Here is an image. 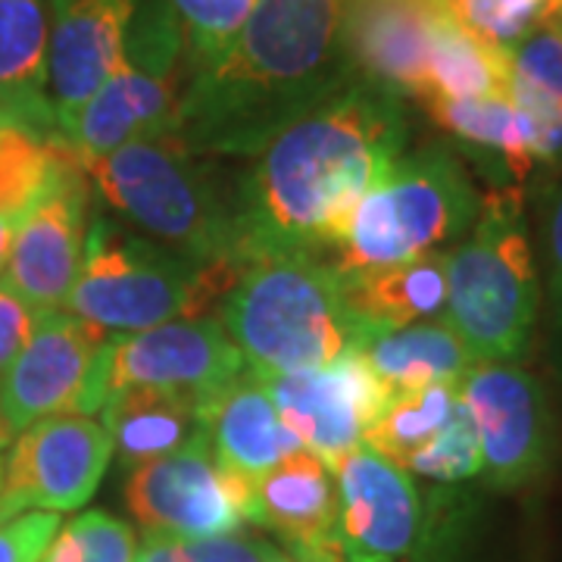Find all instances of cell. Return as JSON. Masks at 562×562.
I'll use <instances>...</instances> for the list:
<instances>
[{"mask_svg": "<svg viewBox=\"0 0 562 562\" xmlns=\"http://www.w3.org/2000/svg\"><path fill=\"white\" fill-rule=\"evenodd\" d=\"M406 140L403 98L362 79L279 132L238 172L244 266L291 250L331 254Z\"/></svg>", "mask_w": 562, "mask_h": 562, "instance_id": "cell-1", "label": "cell"}, {"mask_svg": "<svg viewBox=\"0 0 562 562\" xmlns=\"http://www.w3.org/2000/svg\"><path fill=\"white\" fill-rule=\"evenodd\" d=\"M344 7L347 0H260L232 44L184 85L181 140L203 157L254 160L279 132L341 94L357 81Z\"/></svg>", "mask_w": 562, "mask_h": 562, "instance_id": "cell-2", "label": "cell"}, {"mask_svg": "<svg viewBox=\"0 0 562 562\" xmlns=\"http://www.w3.org/2000/svg\"><path fill=\"white\" fill-rule=\"evenodd\" d=\"M216 319L260 379L328 366L375 338L350 303L347 276L313 250L247 262L222 294Z\"/></svg>", "mask_w": 562, "mask_h": 562, "instance_id": "cell-3", "label": "cell"}, {"mask_svg": "<svg viewBox=\"0 0 562 562\" xmlns=\"http://www.w3.org/2000/svg\"><path fill=\"white\" fill-rule=\"evenodd\" d=\"M85 172L140 235L201 266H244L241 181L220 157L194 154L176 128L128 140L85 162Z\"/></svg>", "mask_w": 562, "mask_h": 562, "instance_id": "cell-4", "label": "cell"}, {"mask_svg": "<svg viewBox=\"0 0 562 562\" xmlns=\"http://www.w3.org/2000/svg\"><path fill=\"white\" fill-rule=\"evenodd\" d=\"M541 313V279L531 254L519 188L482 198L472 228L447 254L443 319L475 362H519Z\"/></svg>", "mask_w": 562, "mask_h": 562, "instance_id": "cell-5", "label": "cell"}, {"mask_svg": "<svg viewBox=\"0 0 562 562\" xmlns=\"http://www.w3.org/2000/svg\"><path fill=\"white\" fill-rule=\"evenodd\" d=\"M244 266L201 262L128 225L91 213L85 260L63 310L106 331H144L162 322L198 319L220 306Z\"/></svg>", "mask_w": 562, "mask_h": 562, "instance_id": "cell-6", "label": "cell"}, {"mask_svg": "<svg viewBox=\"0 0 562 562\" xmlns=\"http://www.w3.org/2000/svg\"><path fill=\"white\" fill-rule=\"evenodd\" d=\"M479 206L482 198L460 154L447 144H425L403 154L366 191L328 257L341 276L416 260L460 241Z\"/></svg>", "mask_w": 562, "mask_h": 562, "instance_id": "cell-7", "label": "cell"}, {"mask_svg": "<svg viewBox=\"0 0 562 562\" xmlns=\"http://www.w3.org/2000/svg\"><path fill=\"white\" fill-rule=\"evenodd\" d=\"M184 66V32L169 0H138L113 76L85 103L66 135L81 166L128 140L176 128L181 94L188 85L181 81Z\"/></svg>", "mask_w": 562, "mask_h": 562, "instance_id": "cell-8", "label": "cell"}, {"mask_svg": "<svg viewBox=\"0 0 562 562\" xmlns=\"http://www.w3.org/2000/svg\"><path fill=\"white\" fill-rule=\"evenodd\" d=\"M244 372V357L225 335L216 313L162 322L144 331H113L98 353L72 413L94 416L106 397L128 387L169 391L210 406Z\"/></svg>", "mask_w": 562, "mask_h": 562, "instance_id": "cell-9", "label": "cell"}, {"mask_svg": "<svg viewBox=\"0 0 562 562\" xmlns=\"http://www.w3.org/2000/svg\"><path fill=\"white\" fill-rule=\"evenodd\" d=\"M250 484L213 457L203 431L176 453L128 469L125 506L144 535L201 541L254 525Z\"/></svg>", "mask_w": 562, "mask_h": 562, "instance_id": "cell-10", "label": "cell"}, {"mask_svg": "<svg viewBox=\"0 0 562 562\" xmlns=\"http://www.w3.org/2000/svg\"><path fill=\"white\" fill-rule=\"evenodd\" d=\"M482 447V479L497 491L538 482L557 453V422L543 384L519 362H475L460 382Z\"/></svg>", "mask_w": 562, "mask_h": 562, "instance_id": "cell-11", "label": "cell"}, {"mask_svg": "<svg viewBox=\"0 0 562 562\" xmlns=\"http://www.w3.org/2000/svg\"><path fill=\"white\" fill-rule=\"evenodd\" d=\"M113 441L91 416L60 413L22 428L3 457L0 522L22 513H72L101 487Z\"/></svg>", "mask_w": 562, "mask_h": 562, "instance_id": "cell-12", "label": "cell"}, {"mask_svg": "<svg viewBox=\"0 0 562 562\" xmlns=\"http://www.w3.org/2000/svg\"><path fill=\"white\" fill-rule=\"evenodd\" d=\"M91 179L63 138L50 179L16 228L3 281L35 310H63L85 260L91 225Z\"/></svg>", "mask_w": 562, "mask_h": 562, "instance_id": "cell-13", "label": "cell"}, {"mask_svg": "<svg viewBox=\"0 0 562 562\" xmlns=\"http://www.w3.org/2000/svg\"><path fill=\"white\" fill-rule=\"evenodd\" d=\"M260 382L276 403L281 422L328 465L366 443L369 428L391 397L360 353L303 372L266 375Z\"/></svg>", "mask_w": 562, "mask_h": 562, "instance_id": "cell-14", "label": "cell"}, {"mask_svg": "<svg viewBox=\"0 0 562 562\" xmlns=\"http://www.w3.org/2000/svg\"><path fill=\"white\" fill-rule=\"evenodd\" d=\"M338 484L344 562H401L422 535V494L413 475L369 443L331 465Z\"/></svg>", "mask_w": 562, "mask_h": 562, "instance_id": "cell-15", "label": "cell"}, {"mask_svg": "<svg viewBox=\"0 0 562 562\" xmlns=\"http://www.w3.org/2000/svg\"><path fill=\"white\" fill-rule=\"evenodd\" d=\"M110 331L69 310H41L32 338L0 379V413L13 438L22 428L72 413Z\"/></svg>", "mask_w": 562, "mask_h": 562, "instance_id": "cell-16", "label": "cell"}, {"mask_svg": "<svg viewBox=\"0 0 562 562\" xmlns=\"http://www.w3.org/2000/svg\"><path fill=\"white\" fill-rule=\"evenodd\" d=\"M138 0H50L47 94L66 138L116 69Z\"/></svg>", "mask_w": 562, "mask_h": 562, "instance_id": "cell-17", "label": "cell"}, {"mask_svg": "<svg viewBox=\"0 0 562 562\" xmlns=\"http://www.w3.org/2000/svg\"><path fill=\"white\" fill-rule=\"evenodd\" d=\"M441 0H347L344 47L357 79L428 101V50Z\"/></svg>", "mask_w": 562, "mask_h": 562, "instance_id": "cell-18", "label": "cell"}, {"mask_svg": "<svg viewBox=\"0 0 562 562\" xmlns=\"http://www.w3.org/2000/svg\"><path fill=\"white\" fill-rule=\"evenodd\" d=\"M254 525L269 528L294 562H344L338 543V484L313 450H294L254 479Z\"/></svg>", "mask_w": 562, "mask_h": 562, "instance_id": "cell-19", "label": "cell"}, {"mask_svg": "<svg viewBox=\"0 0 562 562\" xmlns=\"http://www.w3.org/2000/svg\"><path fill=\"white\" fill-rule=\"evenodd\" d=\"M206 438L213 457L247 482L260 479L284 457L301 450L297 435L281 422L266 384L244 372L228 391L206 406Z\"/></svg>", "mask_w": 562, "mask_h": 562, "instance_id": "cell-20", "label": "cell"}, {"mask_svg": "<svg viewBox=\"0 0 562 562\" xmlns=\"http://www.w3.org/2000/svg\"><path fill=\"white\" fill-rule=\"evenodd\" d=\"M506 98L519 110L531 160L562 162V22L531 29L506 50Z\"/></svg>", "mask_w": 562, "mask_h": 562, "instance_id": "cell-21", "label": "cell"}, {"mask_svg": "<svg viewBox=\"0 0 562 562\" xmlns=\"http://www.w3.org/2000/svg\"><path fill=\"white\" fill-rule=\"evenodd\" d=\"M50 0H0V113L60 135L47 94Z\"/></svg>", "mask_w": 562, "mask_h": 562, "instance_id": "cell-22", "label": "cell"}, {"mask_svg": "<svg viewBox=\"0 0 562 562\" xmlns=\"http://www.w3.org/2000/svg\"><path fill=\"white\" fill-rule=\"evenodd\" d=\"M113 453L125 469L160 460L206 431V406L181 394L128 387L106 397L101 406Z\"/></svg>", "mask_w": 562, "mask_h": 562, "instance_id": "cell-23", "label": "cell"}, {"mask_svg": "<svg viewBox=\"0 0 562 562\" xmlns=\"http://www.w3.org/2000/svg\"><path fill=\"white\" fill-rule=\"evenodd\" d=\"M360 357L387 394L425 384H460L475 366V357L443 316L382 331L362 347Z\"/></svg>", "mask_w": 562, "mask_h": 562, "instance_id": "cell-24", "label": "cell"}, {"mask_svg": "<svg viewBox=\"0 0 562 562\" xmlns=\"http://www.w3.org/2000/svg\"><path fill=\"white\" fill-rule=\"evenodd\" d=\"M347 294L375 335L438 319L447 306V250L347 276Z\"/></svg>", "mask_w": 562, "mask_h": 562, "instance_id": "cell-25", "label": "cell"}, {"mask_svg": "<svg viewBox=\"0 0 562 562\" xmlns=\"http://www.w3.org/2000/svg\"><path fill=\"white\" fill-rule=\"evenodd\" d=\"M431 120L450 132L460 150L472 154L487 169H501L503 188H513L531 172V150L525 138V125L519 110L506 94L491 98H465V101H435L425 103Z\"/></svg>", "mask_w": 562, "mask_h": 562, "instance_id": "cell-26", "label": "cell"}, {"mask_svg": "<svg viewBox=\"0 0 562 562\" xmlns=\"http://www.w3.org/2000/svg\"><path fill=\"white\" fill-rule=\"evenodd\" d=\"M443 3V0H441ZM428 101L506 94V50L487 44L441 7L428 50ZM425 101V103H428Z\"/></svg>", "mask_w": 562, "mask_h": 562, "instance_id": "cell-27", "label": "cell"}, {"mask_svg": "<svg viewBox=\"0 0 562 562\" xmlns=\"http://www.w3.org/2000/svg\"><path fill=\"white\" fill-rule=\"evenodd\" d=\"M460 406V384H425L416 391L391 394L382 416L369 428L366 443L403 469V462L441 435Z\"/></svg>", "mask_w": 562, "mask_h": 562, "instance_id": "cell-28", "label": "cell"}, {"mask_svg": "<svg viewBox=\"0 0 562 562\" xmlns=\"http://www.w3.org/2000/svg\"><path fill=\"white\" fill-rule=\"evenodd\" d=\"M63 135H47L16 120H0V213L25 216L38 201L57 160Z\"/></svg>", "mask_w": 562, "mask_h": 562, "instance_id": "cell-29", "label": "cell"}, {"mask_svg": "<svg viewBox=\"0 0 562 562\" xmlns=\"http://www.w3.org/2000/svg\"><path fill=\"white\" fill-rule=\"evenodd\" d=\"M138 541L132 525L103 509H88L60 525L41 562H135Z\"/></svg>", "mask_w": 562, "mask_h": 562, "instance_id": "cell-30", "label": "cell"}, {"mask_svg": "<svg viewBox=\"0 0 562 562\" xmlns=\"http://www.w3.org/2000/svg\"><path fill=\"white\" fill-rule=\"evenodd\" d=\"M443 7L469 32L501 50H509L531 29L562 13V0H443Z\"/></svg>", "mask_w": 562, "mask_h": 562, "instance_id": "cell-31", "label": "cell"}, {"mask_svg": "<svg viewBox=\"0 0 562 562\" xmlns=\"http://www.w3.org/2000/svg\"><path fill=\"white\" fill-rule=\"evenodd\" d=\"M257 3L260 0H169L184 32L191 76L210 66L232 44Z\"/></svg>", "mask_w": 562, "mask_h": 562, "instance_id": "cell-32", "label": "cell"}, {"mask_svg": "<svg viewBox=\"0 0 562 562\" xmlns=\"http://www.w3.org/2000/svg\"><path fill=\"white\" fill-rule=\"evenodd\" d=\"M403 472L441 484L472 482L482 475V447H479V435H475L465 403L435 441L403 462Z\"/></svg>", "mask_w": 562, "mask_h": 562, "instance_id": "cell-33", "label": "cell"}, {"mask_svg": "<svg viewBox=\"0 0 562 562\" xmlns=\"http://www.w3.org/2000/svg\"><path fill=\"white\" fill-rule=\"evenodd\" d=\"M284 553L262 538L250 535H220V538H166V535H144L135 562H281Z\"/></svg>", "mask_w": 562, "mask_h": 562, "instance_id": "cell-34", "label": "cell"}, {"mask_svg": "<svg viewBox=\"0 0 562 562\" xmlns=\"http://www.w3.org/2000/svg\"><path fill=\"white\" fill-rule=\"evenodd\" d=\"M60 525V513L41 509L0 522V562H41Z\"/></svg>", "mask_w": 562, "mask_h": 562, "instance_id": "cell-35", "label": "cell"}, {"mask_svg": "<svg viewBox=\"0 0 562 562\" xmlns=\"http://www.w3.org/2000/svg\"><path fill=\"white\" fill-rule=\"evenodd\" d=\"M38 313L41 310L22 301L20 294L0 279V379L7 375V369L20 357L25 341L32 338Z\"/></svg>", "mask_w": 562, "mask_h": 562, "instance_id": "cell-36", "label": "cell"}, {"mask_svg": "<svg viewBox=\"0 0 562 562\" xmlns=\"http://www.w3.org/2000/svg\"><path fill=\"white\" fill-rule=\"evenodd\" d=\"M547 288L553 303V319L562 328V181L547 213Z\"/></svg>", "mask_w": 562, "mask_h": 562, "instance_id": "cell-37", "label": "cell"}, {"mask_svg": "<svg viewBox=\"0 0 562 562\" xmlns=\"http://www.w3.org/2000/svg\"><path fill=\"white\" fill-rule=\"evenodd\" d=\"M22 216H3L0 213V279H3V269L10 262V250L16 241V228H20Z\"/></svg>", "mask_w": 562, "mask_h": 562, "instance_id": "cell-38", "label": "cell"}, {"mask_svg": "<svg viewBox=\"0 0 562 562\" xmlns=\"http://www.w3.org/2000/svg\"><path fill=\"white\" fill-rule=\"evenodd\" d=\"M10 441H13V431L7 428V422H3V413H0V450H3V447H10Z\"/></svg>", "mask_w": 562, "mask_h": 562, "instance_id": "cell-39", "label": "cell"}, {"mask_svg": "<svg viewBox=\"0 0 562 562\" xmlns=\"http://www.w3.org/2000/svg\"><path fill=\"white\" fill-rule=\"evenodd\" d=\"M0 482H3V457H0Z\"/></svg>", "mask_w": 562, "mask_h": 562, "instance_id": "cell-40", "label": "cell"}, {"mask_svg": "<svg viewBox=\"0 0 562 562\" xmlns=\"http://www.w3.org/2000/svg\"><path fill=\"white\" fill-rule=\"evenodd\" d=\"M0 120H10V116H7V113H0Z\"/></svg>", "mask_w": 562, "mask_h": 562, "instance_id": "cell-41", "label": "cell"}, {"mask_svg": "<svg viewBox=\"0 0 562 562\" xmlns=\"http://www.w3.org/2000/svg\"><path fill=\"white\" fill-rule=\"evenodd\" d=\"M281 562H294V560H291V557H284V560H281Z\"/></svg>", "mask_w": 562, "mask_h": 562, "instance_id": "cell-42", "label": "cell"}, {"mask_svg": "<svg viewBox=\"0 0 562 562\" xmlns=\"http://www.w3.org/2000/svg\"><path fill=\"white\" fill-rule=\"evenodd\" d=\"M560 22H562V13H560Z\"/></svg>", "mask_w": 562, "mask_h": 562, "instance_id": "cell-43", "label": "cell"}]
</instances>
